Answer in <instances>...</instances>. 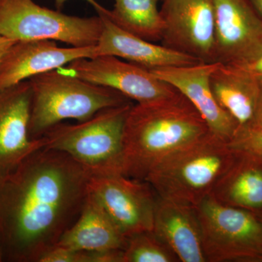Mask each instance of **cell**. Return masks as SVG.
<instances>
[{"label": "cell", "instance_id": "obj_19", "mask_svg": "<svg viewBox=\"0 0 262 262\" xmlns=\"http://www.w3.org/2000/svg\"><path fill=\"white\" fill-rule=\"evenodd\" d=\"M211 195L227 206L262 214V163L237 154Z\"/></svg>", "mask_w": 262, "mask_h": 262}, {"label": "cell", "instance_id": "obj_15", "mask_svg": "<svg viewBox=\"0 0 262 262\" xmlns=\"http://www.w3.org/2000/svg\"><path fill=\"white\" fill-rule=\"evenodd\" d=\"M98 14L102 20V31L96 46L97 56L117 57L149 71L201 63L194 57L125 32L103 13Z\"/></svg>", "mask_w": 262, "mask_h": 262}, {"label": "cell", "instance_id": "obj_27", "mask_svg": "<svg viewBox=\"0 0 262 262\" xmlns=\"http://www.w3.org/2000/svg\"><path fill=\"white\" fill-rule=\"evenodd\" d=\"M67 1V0H55L56 6L58 7V8H61ZM84 1L87 2V3H89L90 5H92L96 11L102 9L103 8L102 5H100L98 2L96 1V0H84Z\"/></svg>", "mask_w": 262, "mask_h": 262}, {"label": "cell", "instance_id": "obj_29", "mask_svg": "<svg viewBox=\"0 0 262 262\" xmlns=\"http://www.w3.org/2000/svg\"><path fill=\"white\" fill-rule=\"evenodd\" d=\"M4 261L3 259V248H2L1 239H0V262Z\"/></svg>", "mask_w": 262, "mask_h": 262}, {"label": "cell", "instance_id": "obj_5", "mask_svg": "<svg viewBox=\"0 0 262 262\" xmlns=\"http://www.w3.org/2000/svg\"><path fill=\"white\" fill-rule=\"evenodd\" d=\"M132 106L130 101L85 121L58 124L41 136L45 148L68 155L91 177L122 174L124 127Z\"/></svg>", "mask_w": 262, "mask_h": 262}, {"label": "cell", "instance_id": "obj_4", "mask_svg": "<svg viewBox=\"0 0 262 262\" xmlns=\"http://www.w3.org/2000/svg\"><path fill=\"white\" fill-rule=\"evenodd\" d=\"M32 89L29 134L39 139L67 120L83 122L106 108L130 100L115 90L91 83L61 70L29 79Z\"/></svg>", "mask_w": 262, "mask_h": 262}, {"label": "cell", "instance_id": "obj_1", "mask_svg": "<svg viewBox=\"0 0 262 262\" xmlns=\"http://www.w3.org/2000/svg\"><path fill=\"white\" fill-rule=\"evenodd\" d=\"M91 176L71 157L42 148L0 179L4 261L39 262L78 219Z\"/></svg>", "mask_w": 262, "mask_h": 262}, {"label": "cell", "instance_id": "obj_21", "mask_svg": "<svg viewBox=\"0 0 262 262\" xmlns=\"http://www.w3.org/2000/svg\"><path fill=\"white\" fill-rule=\"evenodd\" d=\"M173 251L151 232H141L127 239L122 262H177Z\"/></svg>", "mask_w": 262, "mask_h": 262}, {"label": "cell", "instance_id": "obj_22", "mask_svg": "<svg viewBox=\"0 0 262 262\" xmlns=\"http://www.w3.org/2000/svg\"><path fill=\"white\" fill-rule=\"evenodd\" d=\"M108 251H84L55 246L44 253L39 262H110Z\"/></svg>", "mask_w": 262, "mask_h": 262}, {"label": "cell", "instance_id": "obj_13", "mask_svg": "<svg viewBox=\"0 0 262 262\" xmlns=\"http://www.w3.org/2000/svg\"><path fill=\"white\" fill-rule=\"evenodd\" d=\"M218 63L201 62L150 72L185 96L203 117L212 134L229 142L238 130V125L219 105L212 91L210 77Z\"/></svg>", "mask_w": 262, "mask_h": 262}, {"label": "cell", "instance_id": "obj_6", "mask_svg": "<svg viewBox=\"0 0 262 262\" xmlns=\"http://www.w3.org/2000/svg\"><path fill=\"white\" fill-rule=\"evenodd\" d=\"M206 262H262L258 215L206 196L195 207Z\"/></svg>", "mask_w": 262, "mask_h": 262}, {"label": "cell", "instance_id": "obj_18", "mask_svg": "<svg viewBox=\"0 0 262 262\" xmlns=\"http://www.w3.org/2000/svg\"><path fill=\"white\" fill-rule=\"evenodd\" d=\"M210 84L219 105L235 120L238 129L252 120L262 85L239 67L218 63L210 77Z\"/></svg>", "mask_w": 262, "mask_h": 262}, {"label": "cell", "instance_id": "obj_30", "mask_svg": "<svg viewBox=\"0 0 262 262\" xmlns=\"http://www.w3.org/2000/svg\"><path fill=\"white\" fill-rule=\"evenodd\" d=\"M258 216H259L260 220H261V222H262V214L258 215Z\"/></svg>", "mask_w": 262, "mask_h": 262}, {"label": "cell", "instance_id": "obj_26", "mask_svg": "<svg viewBox=\"0 0 262 262\" xmlns=\"http://www.w3.org/2000/svg\"><path fill=\"white\" fill-rule=\"evenodd\" d=\"M15 41L0 35V63H1L5 53H7L10 46Z\"/></svg>", "mask_w": 262, "mask_h": 262}, {"label": "cell", "instance_id": "obj_12", "mask_svg": "<svg viewBox=\"0 0 262 262\" xmlns=\"http://www.w3.org/2000/svg\"><path fill=\"white\" fill-rule=\"evenodd\" d=\"M31 104L29 80L0 90V179L14 171L34 151L45 148L44 138L29 136Z\"/></svg>", "mask_w": 262, "mask_h": 262}, {"label": "cell", "instance_id": "obj_23", "mask_svg": "<svg viewBox=\"0 0 262 262\" xmlns=\"http://www.w3.org/2000/svg\"><path fill=\"white\" fill-rule=\"evenodd\" d=\"M229 144L237 154L262 163V130L241 127Z\"/></svg>", "mask_w": 262, "mask_h": 262}, {"label": "cell", "instance_id": "obj_11", "mask_svg": "<svg viewBox=\"0 0 262 262\" xmlns=\"http://www.w3.org/2000/svg\"><path fill=\"white\" fill-rule=\"evenodd\" d=\"M160 44L194 57L214 61V18L211 0H163Z\"/></svg>", "mask_w": 262, "mask_h": 262}, {"label": "cell", "instance_id": "obj_16", "mask_svg": "<svg viewBox=\"0 0 262 262\" xmlns=\"http://www.w3.org/2000/svg\"><path fill=\"white\" fill-rule=\"evenodd\" d=\"M153 232L173 251L179 261L206 262L201 224L194 207L158 196Z\"/></svg>", "mask_w": 262, "mask_h": 262}, {"label": "cell", "instance_id": "obj_14", "mask_svg": "<svg viewBox=\"0 0 262 262\" xmlns=\"http://www.w3.org/2000/svg\"><path fill=\"white\" fill-rule=\"evenodd\" d=\"M96 56V46L63 48L52 40L16 41L0 63V90L62 68L75 60Z\"/></svg>", "mask_w": 262, "mask_h": 262}, {"label": "cell", "instance_id": "obj_2", "mask_svg": "<svg viewBox=\"0 0 262 262\" xmlns=\"http://www.w3.org/2000/svg\"><path fill=\"white\" fill-rule=\"evenodd\" d=\"M210 132L180 92L156 102L133 104L124 127L122 175L144 180L169 155Z\"/></svg>", "mask_w": 262, "mask_h": 262}, {"label": "cell", "instance_id": "obj_8", "mask_svg": "<svg viewBox=\"0 0 262 262\" xmlns=\"http://www.w3.org/2000/svg\"><path fill=\"white\" fill-rule=\"evenodd\" d=\"M89 189L127 238L153 231L158 196L146 181L122 174L91 177Z\"/></svg>", "mask_w": 262, "mask_h": 262}, {"label": "cell", "instance_id": "obj_25", "mask_svg": "<svg viewBox=\"0 0 262 262\" xmlns=\"http://www.w3.org/2000/svg\"><path fill=\"white\" fill-rule=\"evenodd\" d=\"M246 127L262 130V89L252 120H251V123Z\"/></svg>", "mask_w": 262, "mask_h": 262}, {"label": "cell", "instance_id": "obj_10", "mask_svg": "<svg viewBox=\"0 0 262 262\" xmlns=\"http://www.w3.org/2000/svg\"><path fill=\"white\" fill-rule=\"evenodd\" d=\"M214 18V61L249 64L262 53V20L249 0H211Z\"/></svg>", "mask_w": 262, "mask_h": 262}, {"label": "cell", "instance_id": "obj_7", "mask_svg": "<svg viewBox=\"0 0 262 262\" xmlns=\"http://www.w3.org/2000/svg\"><path fill=\"white\" fill-rule=\"evenodd\" d=\"M99 15L79 17L48 9L33 0H0V35L11 40H52L72 47L96 46Z\"/></svg>", "mask_w": 262, "mask_h": 262}, {"label": "cell", "instance_id": "obj_17", "mask_svg": "<svg viewBox=\"0 0 262 262\" xmlns=\"http://www.w3.org/2000/svg\"><path fill=\"white\" fill-rule=\"evenodd\" d=\"M127 239L90 192L78 219L56 246L84 251H124Z\"/></svg>", "mask_w": 262, "mask_h": 262}, {"label": "cell", "instance_id": "obj_24", "mask_svg": "<svg viewBox=\"0 0 262 262\" xmlns=\"http://www.w3.org/2000/svg\"><path fill=\"white\" fill-rule=\"evenodd\" d=\"M239 68L246 71L262 85V53L256 61L244 67H239Z\"/></svg>", "mask_w": 262, "mask_h": 262}, {"label": "cell", "instance_id": "obj_20", "mask_svg": "<svg viewBox=\"0 0 262 262\" xmlns=\"http://www.w3.org/2000/svg\"><path fill=\"white\" fill-rule=\"evenodd\" d=\"M160 0H115L113 10H98L125 32L149 42L161 41L163 22L158 9Z\"/></svg>", "mask_w": 262, "mask_h": 262}, {"label": "cell", "instance_id": "obj_3", "mask_svg": "<svg viewBox=\"0 0 262 262\" xmlns=\"http://www.w3.org/2000/svg\"><path fill=\"white\" fill-rule=\"evenodd\" d=\"M236 158L228 141L210 132L169 155L144 181L162 199L195 208Z\"/></svg>", "mask_w": 262, "mask_h": 262}, {"label": "cell", "instance_id": "obj_9", "mask_svg": "<svg viewBox=\"0 0 262 262\" xmlns=\"http://www.w3.org/2000/svg\"><path fill=\"white\" fill-rule=\"evenodd\" d=\"M60 69L91 83L115 90L137 103L156 102L179 93L149 70L115 56L80 58Z\"/></svg>", "mask_w": 262, "mask_h": 262}, {"label": "cell", "instance_id": "obj_28", "mask_svg": "<svg viewBox=\"0 0 262 262\" xmlns=\"http://www.w3.org/2000/svg\"><path fill=\"white\" fill-rule=\"evenodd\" d=\"M249 1L262 20V0H249Z\"/></svg>", "mask_w": 262, "mask_h": 262}]
</instances>
